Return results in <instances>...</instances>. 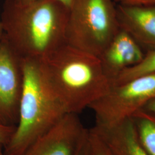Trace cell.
<instances>
[{
    "label": "cell",
    "mask_w": 155,
    "mask_h": 155,
    "mask_svg": "<svg viewBox=\"0 0 155 155\" xmlns=\"http://www.w3.org/2000/svg\"><path fill=\"white\" fill-rule=\"evenodd\" d=\"M139 140L150 155H155V116L140 110L132 117Z\"/></svg>",
    "instance_id": "8fae6325"
},
{
    "label": "cell",
    "mask_w": 155,
    "mask_h": 155,
    "mask_svg": "<svg viewBox=\"0 0 155 155\" xmlns=\"http://www.w3.org/2000/svg\"><path fill=\"white\" fill-rule=\"evenodd\" d=\"M16 1L17 2H19V3L25 4V3H28V2H29L33 1H35V0H16ZM58 1H59L60 2H61L63 4H64L68 8H69V7L70 6V5H71L72 1H73V0H58Z\"/></svg>",
    "instance_id": "ac0fdd59"
},
{
    "label": "cell",
    "mask_w": 155,
    "mask_h": 155,
    "mask_svg": "<svg viewBox=\"0 0 155 155\" xmlns=\"http://www.w3.org/2000/svg\"><path fill=\"white\" fill-rule=\"evenodd\" d=\"M141 110L155 116V98L150 101Z\"/></svg>",
    "instance_id": "e0dca14e"
},
{
    "label": "cell",
    "mask_w": 155,
    "mask_h": 155,
    "mask_svg": "<svg viewBox=\"0 0 155 155\" xmlns=\"http://www.w3.org/2000/svg\"><path fill=\"white\" fill-rule=\"evenodd\" d=\"M120 29L146 52L155 50V5H117Z\"/></svg>",
    "instance_id": "ba28073f"
},
{
    "label": "cell",
    "mask_w": 155,
    "mask_h": 155,
    "mask_svg": "<svg viewBox=\"0 0 155 155\" xmlns=\"http://www.w3.org/2000/svg\"><path fill=\"white\" fill-rule=\"evenodd\" d=\"M22 84L21 59L3 38L0 41V122L12 125L18 122Z\"/></svg>",
    "instance_id": "8992f818"
},
{
    "label": "cell",
    "mask_w": 155,
    "mask_h": 155,
    "mask_svg": "<svg viewBox=\"0 0 155 155\" xmlns=\"http://www.w3.org/2000/svg\"><path fill=\"white\" fill-rule=\"evenodd\" d=\"M87 131L77 114L67 113L21 155H75Z\"/></svg>",
    "instance_id": "52a82bcc"
},
{
    "label": "cell",
    "mask_w": 155,
    "mask_h": 155,
    "mask_svg": "<svg viewBox=\"0 0 155 155\" xmlns=\"http://www.w3.org/2000/svg\"><path fill=\"white\" fill-rule=\"evenodd\" d=\"M75 155H89L88 131L85 138L83 140Z\"/></svg>",
    "instance_id": "2e32d148"
},
{
    "label": "cell",
    "mask_w": 155,
    "mask_h": 155,
    "mask_svg": "<svg viewBox=\"0 0 155 155\" xmlns=\"http://www.w3.org/2000/svg\"><path fill=\"white\" fill-rule=\"evenodd\" d=\"M144 54L133 38L120 29L99 58L104 72L112 84L122 71L137 64Z\"/></svg>",
    "instance_id": "9c48e42d"
},
{
    "label": "cell",
    "mask_w": 155,
    "mask_h": 155,
    "mask_svg": "<svg viewBox=\"0 0 155 155\" xmlns=\"http://www.w3.org/2000/svg\"><path fill=\"white\" fill-rule=\"evenodd\" d=\"M120 31L114 0H73L66 43L99 57Z\"/></svg>",
    "instance_id": "277c9868"
},
{
    "label": "cell",
    "mask_w": 155,
    "mask_h": 155,
    "mask_svg": "<svg viewBox=\"0 0 155 155\" xmlns=\"http://www.w3.org/2000/svg\"><path fill=\"white\" fill-rule=\"evenodd\" d=\"M119 4L129 5H155V0H114Z\"/></svg>",
    "instance_id": "9a60e30c"
},
{
    "label": "cell",
    "mask_w": 155,
    "mask_h": 155,
    "mask_svg": "<svg viewBox=\"0 0 155 155\" xmlns=\"http://www.w3.org/2000/svg\"><path fill=\"white\" fill-rule=\"evenodd\" d=\"M111 155H150L139 140L131 118L110 127H93Z\"/></svg>",
    "instance_id": "30bf717a"
},
{
    "label": "cell",
    "mask_w": 155,
    "mask_h": 155,
    "mask_svg": "<svg viewBox=\"0 0 155 155\" xmlns=\"http://www.w3.org/2000/svg\"><path fill=\"white\" fill-rule=\"evenodd\" d=\"M16 126L0 122V145L4 147L11 139L15 131Z\"/></svg>",
    "instance_id": "5bb4252c"
},
{
    "label": "cell",
    "mask_w": 155,
    "mask_h": 155,
    "mask_svg": "<svg viewBox=\"0 0 155 155\" xmlns=\"http://www.w3.org/2000/svg\"><path fill=\"white\" fill-rule=\"evenodd\" d=\"M45 86L66 113L78 114L111 86L99 57L64 45L39 59Z\"/></svg>",
    "instance_id": "7a4b0ae2"
},
{
    "label": "cell",
    "mask_w": 155,
    "mask_h": 155,
    "mask_svg": "<svg viewBox=\"0 0 155 155\" xmlns=\"http://www.w3.org/2000/svg\"><path fill=\"white\" fill-rule=\"evenodd\" d=\"M155 98V74L111 85L108 92L89 106L95 126L110 127L131 118Z\"/></svg>",
    "instance_id": "5b68a950"
},
{
    "label": "cell",
    "mask_w": 155,
    "mask_h": 155,
    "mask_svg": "<svg viewBox=\"0 0 155 155\" xmlns=\"http://www.w3.org/2000/svg\"><path fill=\"white\" fill-rule=\"evenodd\" d=\"M89 155H111L105 144L93 127L88 129Z\"/></svg>",
    "instance_id": "4fadbf2b"
},
{
    "label": "cell",
    "mask_w": 155,
    "mask_h": 155,
    "mask_svg": "<svg viewBox=\"0 0 155 155\" xmlns=\"http://www.w3.org/2000/svg\"><path fill=\"white\" fill-rule=\"evenodd\" d=\"M2 146L0 145V155H5V154L4 153V152H3L2 150Z\"/></svg>",
    "instance_id": "ffe728a7"
},
{
    "label": "cell",
    "mask_w": 155,
    "mask_h": 155,
    "mask_svg": "<svg viewBox=\"0 0 155 155\" xmlns=\"http://www.w3.org/2000/svg\"><path fill=\"white\" fill-rule=\"evenodd\" d=\"M22 61L23 84L15 131L4 146L5 155H21L66 113L43 82L39 59Z\"/></svg>",
    "instance_id": "3957f363"
},
{
    "label": "cell",
    "mask_w": 155,
    "mask_h": 155,
    "mask_svg": "<svg viewBox=\"0 0 155 155\" xmlns=\"http://www.w3.org/2000/svg\"><path fill=\"white\" fill-rule=\"evenodd\" d=\"M68 8L58 0H5L4 38L21 59H40L66 45Z\"/></svg>",
    "instance_id": "6da1fadb"
},
{
    "label": "cell",
    "mask_w": 155,
    "mask_h": 155,
    "mask_svg": "<svg viewBox=\"0 0 155 155\" xmlns=\"http://www.w3.org/2000/svg\"><path fill=\"white\" fill-rule=\"evenodd\" d=\"M3 37H4V31H3L2 25L1 20V14H0V41L2 39Z\"/></svg>",
    "instance_id": "d6986e66"
},
{
    "label": "cell",
    "mask_w": 155,
    "mask_h": 155,
    "mask_svg": "<svg viewBox=\"0 0 155 155\" xmlns=\"http://www.w3.org/2000/svg\"><path fill=\"white\" fill-rule=\"evenodd\" d=\"M155 74V50L147 51L137 64L121 72L111 85L125 83L136 78Z\"/></svg>",
    "instance_id": "7c38bea8"
}]
</instances>
